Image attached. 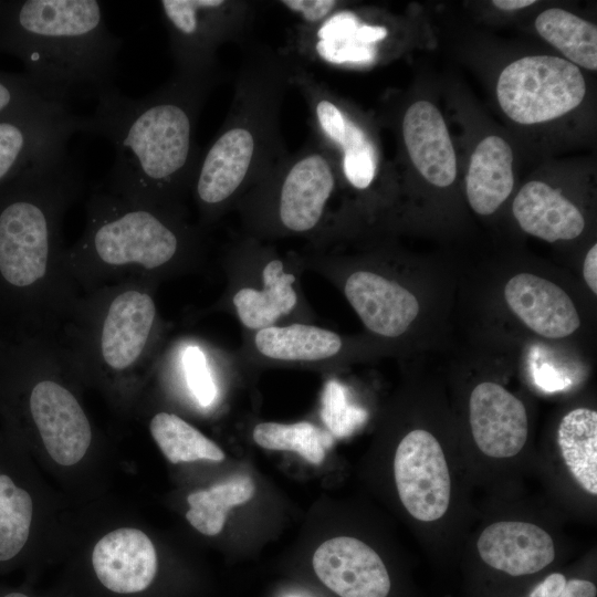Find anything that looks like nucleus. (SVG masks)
Returning a JSON list of instances; mask_svg holds the SVG:
<instances>
[{
	"instance_id": "1",
	"label": "nucleus",
	"mask_w": 597,
	"mask_h": 597,
	"mask_svg": "<svg viewBox=\"0 0 597 597\" xmlns=\"http://www.w3.org/2000/svg\"><path fill=\"white\" fill-rule=\"evenodd\" d=\"M83 174L60 147L0 185V329L57 335L82 292L63 244V220Z\"/></svg>"
},
{
	"instance_id": "2",
	"label": "nucleus",
	"mask_w": 597,
	"mask_h": 597,
	"mask_svg": "<svg viewBox=\"0 0 597 597\" xmlns=\"http://www.w3.org/2000/svg\"><path fill=\"white\" fill-rule=\"evenodd\" d=\"M219 75L176 73L153 93L132 98L115 86L81 117L80 132L109 140L114 164L100 185L130 202L188 214L185 200L201 150L196 125Z\"/></svg>"
},
{
	"instance_id": "3",
	"label": "nucleus",
	"mask_w": 597,
	"mask_h": 597,
	"mask_svg": "<svg viewBox=\"0 0 597 597\" xmlns=\"http://www.w3.org/2000/svg\"><path fill=\"white\" fill-rule=\"evenodd\" d=\"M295 63L268 45L252 46L234 83L227 117L201 151L189 195L207 230L287 151L280 128Z\"/></svg>"
},
{
	"instance_id": "4",
	"label": "nucleus",
	"mask_w": 597,
	"mask_h": 597,
	"mask_svg": "<svg viewBox=\"0 0 597 597\" xmlns=\"http://www.w3.org/2000/svg\"><path fill=\"white\" fill-rule=\"evenodd\" d=\"M206 230L188 214L137 205L100 185L86 202L81 237L66 248L67 269L82 293L129 279L160 283L197 271Z\"/></svg>"
},
{
	"instance_id": "5",
	"label": "nucleus",
	"mask_w": 597,
	"mask_h": 597,
	"mask_svg": "<svg viewBox=\"0 0 597 597\" xmlns=\"http://www.w3.org/2000/svg\"><path fill=\"white\" fill-rule=\"evenodd\" d=\"M122 40L96 0H0V53L51 101L95 97L114 86Z\"/></svg>"
},
{
	"instance_id": "6",
	"label": "nucleus",
	"mask_w": 597,
	"mask_h": 597,
	"mask_svg": "<svg viewBox=\"0 0 597 597\" xmlns=\"http://www.w3.org/2000/svg\"><path fill=\"white\" fill-rule=\"evenodd\" d=\"M83 381L56 335L0 332V416L15 441L34 440L62 467L77 464L93 442L80 400Z\"/></svg>"
},
{
	"instance_id": "7",
	"label": "nucleus",
	"mask_w": 597,
	"mask_h": 597,
	"mask_svg": "<svg viewBox=\"0 0 597 597\" xmlns=\"http://www.w3.org/2000/svg\"><path fill=\"white\" fill-rule=\"evenodd\" d=\"M158 283L129 279L82 293L57 338L82 380L130 398L159 362L166 338Z\"/></svg>"
},
{
	"instance_id": "8",
	"label": "nucleus",
	"mask_w": 597,
	"mask_h": 597,
	"mask_svg": "<svg viewBox=\"0 0 597 597\" xmlns=\"http://www.w3.org/2000/svg\"><path fill=\"white\" fill-rule=\"evenodd\" d=\"M341 184L332 154L313 135L286 151L237 203L248 237H300L314 243L327 227L329 202Z\"/></svg>"
},
{
	"instance_id": "9",
	"label": "nucleus",
	"mask_w": 597,
	"mask_h": 597,
	"mask_svg": "<svg viewBox=\"0 0 597 597\" xmlns=\"http://www.w3.org/2000/svg\"><path fill=\"white\" fill-rule=\"evenodd\" d=\"M228 285L219 310L231 311L253 333L276 325L300 306V255H282L271 245L243 235L224 256Z\"/></svg>"
},
{
	"instance_id": "10",
	"label": "nucleus",
	"mask_w": 597,
	"mask_h": 597,
	"mask_svg": "<svg viewBox=\"0 0 597 597\" xmlns=\"http://www.w3.org/2000/svg\"><path fill=\"white\" fill-rule=\"evenodd\" d=\"M160 14L176 73L219 75L217 51L243 40L258 2L245 0H163Z\"/></svg>"
},
{
	"instance_id": "11",
	"label": "nucleus",
	"mask_w": 597,
	"mask_h": 597,
	"mask_svg": "<svg viewBox=\"0 0 597 597\" xmlns=\"http://www.w3.org/2000/svg\"><path fill=\"white\" fill-rule=\"evenodd\" d=\"M291 85L303 96L312 135L334 157L341 182L357 191L368 190L379 168L378 148L369 129L326 84L298 65Z\"/></svg>"
},
{
	"instance_id": "12",
	"label": "nucleus",
	"mask_w": 597,
	"mask_h": 597,
	"mask_svg": "<svg viewBox=\"0 0 597 597\" xmlns=\"http://www.w3.org/2000/svg\"><path fill=\"white\" fill-rule=\"evenodd\" d=\"M585 80L572 62L551 55L524 56L500 74L496 96L502 111L523 125L544 123L576 108Z\"/></svg>"
},
{
	"instance_id": "13",
	"label": "nucleus",
	"mask_w": 597,
	"mask_h": 597,
	"mask_svg": "<svg viewBox=\"0 0 597 597\" xmlns=\"http://www.w3.org/2000/svg\"><path fill=\"white\" fill-rule=\"evenodd\" d=\"M395 482L401 503L411 516L431 522L440 519L450 502V474L439 441L416 429L399 442L394 460Z\"/></svg>"
},
{
	"instance_id": "14",
	"label": "nucleus",
	"mask_w": 597,
	"mask_h": 597,
	"mask_svg": "<svg viewBox=\"0 0 597 597\" xmlns=\"http://www.w3.org/2000/svg\"><path fill=\"white\" fill-rule=\"evenodd\" d=\"M81 117L67 107L10 113L0 116V185L20 175L46 154L66 146L80 132Z\"/></svg>"
},
{
	"instance_id": "15",
	"label": "nucleus",
	"mask_w": 597,
	"mask_h": 597,
	"mask_svg": "<svg viewBox=\"0 0 597 597\" xmlns=\"http://www.w3.org/2000/svg\"><path fill=\"white\" fill-rule=\"evenodd\" d=\"M312 563L321 582L341 597H387L389 593L390 579L380 556L355 537L325 541Z\"/></svg>"
},
{
	"instance_id": "16",
	"label": "nucleus",
	"mask_w": 597,
	"mask_h": 597,
	"mask_svg": "<svg viewBox=\"0 0 597 597\" xmlns=\"http://www.w3.org/2000/svg\"><path fill=\"white\" fill-rule=\"evenodd\" d=\"M344 296L371 333L396 338L419 313L417 297L395 280L369 270H355L342 280Z\"/></svg>"
},
{
	"instance_id": "17",
	"label": "nucleus",
	"mask_w": 597,
	"mask_h": 597,
	"mask_svg": "<svg viewBox=\"0 0 597 597\" xmlns=\"http://www.w3.org/2000/svg\"><path fill=\"white\" fill-rule=\"evenodd\" d=\"M469 421L475 444L489 457H513L526 442L525 407L499 384L485 381L474 387L469 400Z\"/></svg>"
},
{
	"instance_id": "18",
	"label": "nucleus",
	"mask_w": 597,
	"mask_h": 597,
	"mask_svg": "<svg viewBox=\"0 0 597 597\" xmlns=\"http://www.w3.org/2000/svg\"><path fill=\"white\" fill-rule=\"evenodd\" d=\"M92 565L105 588L117 594H134L151 584L158 561L148 535L135 527H121L96 542Z\"/></svg>"
},
{
	"instance_id": "19",
	"label": "nucleus",
	"mask_w": 597,
	"mask_h": 597,
	"mask_svg": "<svg viewBox=\"0 0 597 597\" xmlns=\"http://www.w3.org/2000/svg\"><path fill=\"white\" fill-rule=\"evenodd\" d=\"M504 297L528 328L546 338H564L580 326L572 298L546 279L531 273L516 274L506 283Z\"/></svg>"
},
{
	"instance_id": "20",
	"label": "nucleus",
	"mask_w": 597,
	"mask_h": 597,
	"mask_svg": "<svg viewBox=\"0 0 597 597\" xmlns=\"http://www.w3.org/2000/svg\"><path fill=\"white\" fill-rule=\"evenodd\" d=\"M15 450L17 441L0 433V566L21 558L33 532L34 498Z\"/></svg>"
},
{
	"instance_id": "21",
	"label": "nucleus",
	"mask_w": 597,
	"mask_h": 597,
	"mask_svg": "<svg viewBox=\"0 0 597 597\" xmlns=\"http://www.w3.org/2000/svg\"><path fill=\"white\" fill-rule=\"evenodd\" d=\"M401 136L413 167L427 181L437 187L454 181L455 153L443 117L433 104L412 103L402 116Z\"/></svg>"
},
{
	"instance_id": "22",
	"label": "nucleus",
	"mask_w": 597,
	"mask_h": 597,
	"mask_svg": "<svg viewBox=\"0 0 597 597\" xmlns=\"http://www.w3.org/2000/svg\"><path fill=\"white\" fill-rule=\"evenodd\" d=\"M476 547L485 564L512 576L540 572L555 557V546L548 533L522 521H501L489 525L478 538Z\"/></svg>"
},
{
	"instance_id": "23",
	"label": "nucleus",
	"mask_w": 597,
	"mask_h": 597,
	"mask_svg": "<svg viewBox=\"0 0 597 597\" xmlns=\"http://www.w3.org/2000/svg\"><path fill=\"white\" fill-rule=\"evenodd\" d=\"M343 348L344 339L336 332L297 322L253 332L245 355L256 362L312 365L335 359Z\"/></svg>"
},
{
	"instance_id": "24",
	"label": "nucleus",
	"mask_w": 597,
	"mask_h": 597,
	"mask_svg": "<svg viewBox=\"0 0 597 597\" xmlns=\"http://www.w3.org/2000/svg\"><path fill=\"white\" fill-rule=\"evenodd\" d=\"M512 210L523 231L547 242L575 239L585 227L578 208L542 181L525 184L514 198Z\"/></svg>"
},
{
	"instance_id": "25",
	"label": "nucleus",
	"mask_w": 597,
	"mask_h": 597,
	"mask_svg": "<svg viewBox=\"0 0 597 597\" xmlns=\"http://www.w3.org/2000/svg\"><path fill=\"white\" fill-rule=\"evenodd\" d=\"M514 185L513 153L499 136L483 138L471 155L465 176L467 197L479 214H492L510 196Z\"/></svg>"
},
{
	"instance_id": "26",
	"label": "nucleus",
	"mask_w": 597,
	"mask_h": 597,
	"mask_svg": "<svg viewBox=\"0 0 597 597\" xmlns=\"http://www.w3.org/2000/svg\"><path fill=\"white\" fill-rule=\"evenodd\" d=\"M557 442L573 478L589 494H597V412L576 408L561 420Z\"/></svg>"
},
{
	"instance_id": "27",
	"label": "nucleus",
	"mask_w": 597,
	"mask_h": 597,
	"mask_svg": "<svg viewBox=\"0 0 597 597\" xmlns=\"http://www.w3.org/2000/svg\"><path fill=\"white\" fill-rule=\"evenodd\" d=\"M535 28L573 64L597 70V28L594 23L566 10L551 8L537 15Z\"/></svg>"
},
{
	"instance_id": "28",
	"label": "nucleus",
	"mask_w": 597,
	"mask_h": 597,
	"mask_svg": "<svg viewBox=\"0 0 597 597\" xmlns=\"http://www.w3.org/2000/svg\"><path fill=\"white\" fill-rule=\"evenodd\" d=\"M149 432L171 463L198 460L222 461V449L177 413L158 411L149 420Z\"/></svg>"
},
{
	"instance_id": "29",
	"label": "nucleus",
	"mask_w": 597,
	"mask_h": 597,
	"mask_svg": "<svg viewBox=\"0 0 597 597\" xmlns=\"http://www.w3.org/2000/svg\"><path fill=\"white\" fill-rule=\"evenodd\" d=\"M255 492L253 480L249 475H238L208 489L191 492L187 502L189 510L186 519L198 532L213 536L224 525L230 507L249 501Z\"/></svg>"
},
{
	"instance_id": "30",
	"label": "nucleus",
	"mask_w": 597,
	"mask_h": 597,
	"mask_svg": "<svg viewBox=\"0 0 597 597\" xmlns=\"http://www.w3.org/2000/svg\"><path fill=\"white\" fill-rule=\"evenodd\" d=\"M253 440L269 450L294 451L313 464L323 462L333 436L308 421L280 423L264 421L253 428Z\"/></svg>"
},
{
	"instance_id": "31",
	"label": "nucleus",
	"mask_w": 597,
	"mask_h": 597,
	"mask_svg": "<svg viewBox=\"0 0 597 597\" xmlns=\"http://www.w3.org/2000/svg\"><path fill=\"white\" fill-rule=\"evenodd\" d=\"M54 107L67 106L49 100L24 74L0 71V116Z\"/></svg>"
},
{
	"instance_id": "32",
	"label": "nucleus",
	"mask_w": 597,
	"mask_h": 597,
	"mask_svg": "<svg viewBox=\"0 0 597 597\" xmlns=\"http://www.w3.org/2000/svg\"><path fill=\"white\" fill-rule=\"evenodd\" d=\"M366 413L350 407L344 395L343 387L335 381L326 385L323 396L322 418L331 434L346 437L359 426Z\"/></svg>"
},
{
	"instance_id": "33",
	"label": "nucleus",
	"mask_w": 597,
	"mask_h": 597,
	"mask_svg": "<svg viewBox=\"0 0 597 597\" xmlns=\"http://www.w3.org/2000/svg\"><path fill=\"white\" fill-rule=\"evenodd\" d=\"M181 366L186 384L197 402L210 406L217 397V387L207 357L198 345H188L181 353Z\"/></svg>"
},
{
	"instance_id": "34",
	"label": "nucleus",
	"mask_w": 597,
	"mask_h": 597,
	"mask_svg": "<svg viewBox=\"0 0 597 597\" xmlns=\"http://www.w3.org/2000/svg\"><path fill=\"white\" fill-rule=\"evenodd\" d=\"M275 3L294 15L300 22L297 29L303 30L320 27L343 6L337 0H282Z\"/></svg>"
},
{
	"instance_id": "35",
	"label": "nucleus",
	"mask_w": 597,
	"mask_h": 597,
	"mask_svg": "<svg viewBox=\"0 0 597 597\" xmlns=\"http://www.w3.org/2000/svg\"><path fill=\"white\" fill-rule=\"evenodd\" d=\"M566 583L564 575L554 573L540 583L530 597H558Z\"/></svg>"
},
{
	"instance_id": "36",
	"label": "nucleus",
	"mask_w": 597,
	"mask_h": 597,
	"mask_svg": "<svg viewBox=\"0 0 597 597\" xmlns=\"http://www.w3.org/2000/svg\"><path fill=\"white\" fill-rule=\"evenodd\" d=\"M596 586L588 580L570 579L566 580L558 597H596Z\"/></svg>"
},
{
	"instance_id": "37",
	"label": "nucleus",
	"mask_w": 597,
	"mask_h": 597,
	"mask_svg": "<svg viewBox=\"0 0 597 597\" xmlns=\"http://www.w3.org/2000/svg\"><path fill=\"white\" fill-rule=\"evenodd\" d=\"M583 276L593 293L597 294V244H594L585 256Z\"/></svg>"
},
{
	"instance_id": "38",
	"label": "nucleus",
	"mask_w": 597,
	"mask_h": 597,
	"mask_svg": "<svg viewBox=\"0 0 597 597\" xmlns=\"http://www.w3.org/2000/svg\"><path fill=\"white\" fill-rule=\"evenodd\" d=\"M535 3L534 0H494L492 4L501 10L512 11L530 7Z\"/></svg>"
},
{
	"instance_id": "39",
	"label": "nucleus",
	"mask_w": 597,
	"mask_h": 597,
	"mask_svg": "<svg viewBox=\"0 0 597 597\" xmlns=\"http://www.w3.org/2000/svg\"><path fill=\"white\" fill-rule=\"evenodd\" d=\"M0 597H30V596L22 591L11 590V591L3 593L2 595H0Z\"/></svg>"
},
{
	"instance_id": "40",
	"label": "nucleus",
	"mask_w": 597,
	"mask_h": 597,
	"mask_svg": "<svg viewBox=\"0 0 597 597\" xmlns=\"http://www.w3.org/2000/svg\"><path fill=\"white\" fill-rule=\"evenodd\" d=\"M0 332H1V329H0Z\"/></svg>"
}]
</instances>
